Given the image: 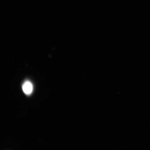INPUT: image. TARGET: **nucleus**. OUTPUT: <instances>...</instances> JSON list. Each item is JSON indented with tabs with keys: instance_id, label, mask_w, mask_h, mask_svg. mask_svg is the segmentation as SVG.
<instances>
[{
	"instance_id": "1",
	"label": "nucleus",
	"mask_w": 150,
	"mask_h": 150,
	"mask_svg": "<svg viewBox=\"0 0 150 150\" xmlns=\"http://www.w3.org/2000/svg\"><path fill=\"white\" fill-rule=\"evenodd\" d=\"M22 88L23 91L25 94L30 95L32 93L33 90V86L30 82L27 81L23 84Z\"/></svg>"
}]
</instances>
